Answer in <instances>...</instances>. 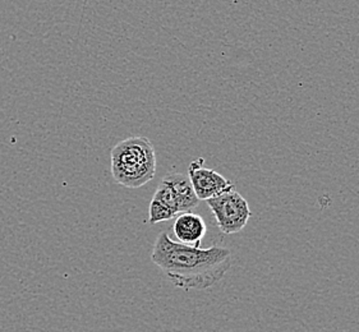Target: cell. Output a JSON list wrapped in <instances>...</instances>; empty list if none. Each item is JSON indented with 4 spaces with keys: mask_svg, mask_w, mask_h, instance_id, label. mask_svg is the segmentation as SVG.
<instances>
[{
    "mask_svg": "<svg viewBox=\"0 0 359 332\" xmlns=\"http://www.w3.org/2000/svg\"><path fill=\"white\" fill-rule=\"evenodd\" d=\"M152 200H156L158 202L164 205L166 209H170L175 216L180 215V206H178L177 197H175V193L172 191V186L165 179H163L161 183L158 184Z\"/></svg>",
    "mask_w": 359,
    "mask_h": 332,
    "instance_id": "52a82bcc",
    "label": "cell"
},
{
    "mask_svg": "<svg viewBox=\"0 0 359 332\" xmlns=\"http://www.w3.org/2000/svg\"><path fill=\"white\" fill-rule=\"evenodd\" d=\"M163 179H165L172 186L178 201L180 214L198 207L201 201L194 193V187L191 184L188 175L182 173H168Z\"/></svg>",
    "mask_w": 359,
    "mask_h": 332,
    "instance_id": "8992f818",
    "label": "cell"
},
{
    "mask_svg": "<svg viewBox=\"0 0 359 332\" xmlns=\"http://www.w3.org/2000/svg\"><path fill=\"white\" fill-rule=\"evenodd\" d=\"M205 159H196L188 166V178L194 187V193L200 201H208L216 195L234 189L233 181L226 179L222 174L203 166Z\"/></svg>",
    "mask_w": 359,
    "mask_h": 332,
    "instance_id": "277c9868",
    "label": "cell"
},
{
    "mask_svg": "<svg viewBox=\"0 0 359 332\" xmlns=\"http://www.w3.org/2000/svg\"><path fill=\"white\" fill-rule=\"evenodd\" d=\"M175 215L172 214V211L166 209L164 205L158 202L156 200H151L150 202V207H149V223L150 225H156L163 221H169L174 219Z\"/></svg>",
    "mask_w": 359,
    "mask_h": 332,
    "instance_id": "ba28073f",
    "label": "cell"
},
{
    "mask_svg": "<svg viewBox=\"0 0 359 332\" xmlns=\"http://www.w3.org/2000/svg\"><path fill=\"white\" fill-rule=\"evenodd\" d=\"M151 261L175 288L205 290L223 280L233 257L225 247L188 246L161 231L152 247Z\"/></svg>",
    "mask_w": 359,
    "mask_h": 332,
    "instance_id": "6da1fadb",
    "label": "cell"
},
{
    "mask_svg": "<svg viewBox=\"0 0 359 332\" xmlns=\"http://www.w3.org/2000/svg\"><path fill=\"white\" fill-rule=\"evenodd\" d=\"M110 170L119 186L144 187L156 174V152L151 141L133 136L118 142L110 151Z\"/></svg>",
    "mask_w": 359,
    "mask_h": 332,
    "instance_id": "7a4b0ae2",
    "label": "cell"
},
{
    "mask_svg": "<svg viewBox=\"0 0 359 332\" xmlns=\"http://www.w3.org/2000/svg\"><path fill=\"white\" fill-rule=\"evenodd\" d=\"M206 203L215 217L217 228L225 235L241 233L252 216L250 205L236 188L210 198Z\"/></svg>",
    "mask_w": 359,
    "mask_h": 332,
    "instance_id": "3957f363",
    "label": "cell"
},
{
    "mask_svg": "<svg viewBox=\"0 0 359 332\" xmlns=\"http://www.w3.org/2000/svg\"><path fill=\"white\" fill-rule=\"evenodd\" d=\"M172 233L177 240L188 246L201 247L202 239L208 233V226L202 216L192 211L182 212L175 217Z\"/></svg>",
    "mask_w": 359,
    "mask_h": 332,
    "instance_id": "5b68a950",
    "label": "cell"
}]
</instances>
